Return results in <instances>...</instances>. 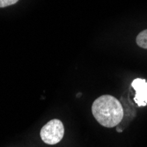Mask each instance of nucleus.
Here are the masks:
<instances>
[{"mask_svg":"<svg viewBox=\"0 0 147 147\" xmlns=\"http://www.w3.org/2000/svg\"><path fill=\"white\" fill-rule=\"evenodd\" d=\"M136 41H137V44L139 47L147 49V29L144 30L138 34Z\"/></svg>","mask_w":147,"mask_h":147,"instance_id":"4","label":"nucleus"},{"mask_svg":"<svg viewBox=\"0 0 147 147\" xmlns=\"http://www.w3.org/2000/svg\"><path fill=\"white\" fill-rule=\"evenodd\" d=\"M18 1L19 0H0V8L16 4Z\"/></svg>","mask_w":147,"mask_h":147,"instance_id":"5","label":"nucleus"},{"mask_svg":"<svg viewBox=\"0 0 147 147\" xmlns=\"http://www.w3.org/2000/svg\"><path fill=\"white\" fill-rule=\"evenodd\" d=\"M92 112L97 122L106 128H113L123 121L124 116L123 108L115 97L101 95L94 100Z\"/></svg>","mask_w":147,"mask_h":147,"instance_id":"1","label":"nucleus"},{"mask_svg":"<svg viewBox=\"0 0 147 147\" xmlns=\"http://www.w3.org/2000/svg\"><path fill=\"white\" fill-rule=\"evenodd\" d=\"M131 86L136 91L134 101L138 107L147 105V81L143 78H136L132 81Z\"/></svg>","mask_w":147,"mask_h":147,"instance_id":"3","label":"nucleus"},{"mask_svg":"<svg viewBox=\"0 0 147 147\" xmlns=\"http://www.w3.org/2000/svg\"><path fill=\"white\" fill-rule=\"evenodd\" d=\"M64 135L63 123L58 119H53L46 123L41 129V138L48 144H56L59 143Z\"/></svg>","mask_w":147,"mask_h":147,"instance_id":"2","label":"nucleus"}]
</instances>
